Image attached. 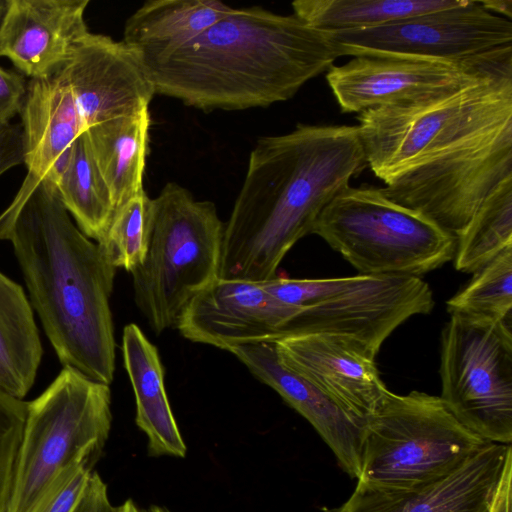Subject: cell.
Segmentation results:
<instances>
[{
    "label": "cell",
    "mask_w": 512,
    "mask_h": 512,
    "mask_svg": "<svg viewBox=\"0 0 512 512\" xmlns=\"http://www.w3.org/2000/svg\"><path fill=\"white\" fill-rule=\"evenodd\" d=\"M0 241L13 248L33 311L62 366L110 385L116 268L72 221L50 178L27 174L0 214Z\"/></svg>",
    "instance_id": "6da1fadb"
},
{
    "label": "cell",
    "mask_w": 512,
    "mask_h": 512,
    "mask_svg": "<svg viewBox=\"0 0 512 512\" xmlns=\"http://www.w3.org/2000/svg\"><path fill=\"white\" fill-rule=\"evenodd\" d=\"M366 165L358 128L297 124L260 137L224 226L218 279L262 283L312 234L323 209Z\"/></svg>",
    "instance_id": "7a4b0ae2"
},
{
    "label": "cell",
    "mask_w": 512,
    "mask_h": 512,
    "mask_svg": "<svg viewBox=\"0 0 512 512\" xmlns=\"http://www.w3.org/2000/svg\"><path fill=\"white\" fill-rule=\"evenodd\" d=\"M340 53L296 15L234 8L199 36L145 63L155 94L203 111L268 107L328 71Z\"/></svg>",
    "instance_id": "3957f363"
},
{
    "label": "cell",
    "mask_w": 512,
    "mask_h": 512,
    "mask_svg": "<svg viewBox=\"0 0 512 512\" xmlns=\"http://www.w3.org/2000/svg\"><path fill=\"white\" fill-rule=\"evenodd\" d=\"M224 226L213 202L175 182L152 199L147 253L131 275L135 304L156 334L176 328L189 301L218 278Z\"/></svg>",
    "instance_id": "277c9868"
},
{
    "label": "cell",
    "mask_w": 512,
    "mask_h": 512,
    "mask_svg": "<svg viewBox=\"0 0 512 512\" xmlns=\"http://www.w3.org/2000/svg\"><path fill=\"white\" fill-rule=\"evenodd\" d=\"M487 443L439 396L387 392L364 423L358 484L411 489L455 471Z\"/></svg>",
    "instance_id": "5b68a950"
},
{
    "label": "cell",
    "mask_w": 512,
    "mask_h": 512,
    "mask_svg": "<svg viewBox=\"0 0 512 512\" xmlns=\"http://www.w3.org/2000/svg\"><path fill=\"white\" fill-rule=\"evenodd\" d=\"M312 234L360 275L421 277L453 260L456 238L380 188L348 185L323 209Z\"/></svg>",
    "instance_id": "8992f818"
},
{
    "label": "cell",
    "mask_w": 512,
    "mask_h": 512,
    "mask_svg": "<svg viewBox=\"0 0 512 512\" xmlns=\"http://www.w3.org/2000/svg\"><path fill=\"white\" fill-rule=\"evenodd\" d=\"M112 423L108 384L63 367L27 402L7 512H30L61 469L85 454H102Z\"/></svg>",
    "instance_id": "52a82bcc"
},
{
    "label": "cell",
    "mask_w": 512,
    "mask_h": 512,
    "mask_svg": "<svg viewBox=\"0 0 512 512\" xmlns=\"http://www.w3.org/2000/svg\"><path fill=\"white\" fill-rule=\"evenodd\" d=\"M512 114V64L425 102L357 116L366 164L387 181L412 162Z\"/></svg>",
    "instance_id": "ba28073f"
},
{
    "label": "cell",
    "mask_w": 512,
    "mask_h": 512,
    "mask_svg": "<svg viewBox=\"0 0 512 512\" xmlns=\"http://www.w3.org/2000/svg\"><path fill=\"white\" fill-rule=\"evenodd\" d=\"M512 177V114L394 174L380 188L457 238L487 197Z\"/></svg>",
    "instance_id": "9c48e42d"
},
{
    "label": "cell",
    "mask_w": 512,
    "mask_h": 512,
    "mask_svg": "<svg viewBox=\"0 0 512 512\" xmlns=\"http://www.w3.org/2000/svg\"><path fill=\"white\" fill-rule=\"evenodd\" d=\"M441 395L484 441L512 442V322L452 314L441 333Z\"/></svg>",
    "instance_id": "30bf717a"
},
{
    "label": "cell",
    "mask_w": 512,
    "mask_h": 512,
    "mask_svg": "<svg viewBox=\"0 0 512 512\" xmlns=\"http://www.w3.org/2000/svg\"><path fill=\"white\" fill-rule=\"evenodd\" d=\"M508 64L512 46L462 61L371 54L333 65L326 80L341 111L360 114L450 94Z\"/></svg>",
    "instance_id": "8fae6325"
},
{
    "label": "cell",
    "mask_w": 512,
    "mask_h": 512,
    "mask_svg": "<svg viewBox=\"0 0 512 512\" xmlns=\"http://www.w3.org/2000/svg\"><path fill=\"white\" fill-rule=\"evenodd\" d=\"M340 56L392 55L462 61L512 46L511 20L479 1L415 15L362 30L328 33Z\"/></svg>",
    "instance_id": "7c38bea8"
},
{
    "label": "cell",
    "mask_w": 512,
    "mask_h": 512,
    "mask_svg": "<svg viewBox=\"0 0 512 512\" xmlns=\"http://www.w3.org/2000/svg\"><path fill=\"white\" fill-rule=\"evenodd\" d=\"M433 307L432 290L419 277L358 274L347 288L304 309L280 337L345 336L377 355L398 326L414 315L429 314Z\"/></svg>",
    "instance_id": "4fadbf2b"
},
{
    "label": "cell",
    "mask_w": 512,
    "mask_h": 512,
    "mask_svg": "<svg viewBox=\"0 0 512 512\" xmlns=\"http://www.w3.org/2000/svg\"><path fill=\"white\" fill-rule=\"evenodd\" d=\"M69 85L84 131L149 108L153 83L139 55L122 40L88 32L57 72Z\"/></svg>",
    "instance_id": "5bb4252c"
},
{
    "label": "cell",
    "mask_w": 512,
    "mask_h": 512,
    "mask_svg": "<svg viewBox=\"0 0 512 512\" xmlns=\"http://www.w3.org/2000/svg\"><path fill=\"white\" fill-rule=\"evenodd\" d=\"M272 343L287 368L362 423L389 391L380 377L377 355L352 338L297 334L279 337Z\"/></svg>",
    "instance_id": "9a60e30c"
},
{
    "label": "cell",
    "mask_w": 512,
    "mask_h": 512,
    "mask_svg": "<svg viewBox=\"0 0 512 512\" xmlns=\"http://www.w3.org/2000/svg\"><path fill=\"white\" fill-rule=\"evenodd\" d=\"M300 313L259 283L217 278L189 301L176 328L192 342L229 351L274 341Z\"/></svg>",
    "instance_id": "2e32d148"
},
{
    "label": "cell",
    "mask_w": 512,
    "mask_h": 512,
    "mask_svg": "<svg viewBox=\"0 0 512 512\" xmlns=\"http://www.w3.org/2000/svg\"><path fill=\"white\" fill-rule=\"evenodd\" d=\"M511 445L487 443L447 476L411 489H377L356 484L330 512H489Z\"/></svg>",
    "instance_id": "e0dca14e"
},
{
    "label": "cell",
    "mask_w": 512,
    "mask_h": 512,
    "mask_svg": "<svg viewBox=\"0 0 512 512\" xmlns=\"http://www.w3.org/2000/svg\"><path fill=\"white\" fill-rule=\"evenodd\" d=\"M89 0H10L1 56L31 79L56 74L89 32Z\"/></svg>",
    "instance_id": "ac0fdd59"
},
{
    "label": "cell",
    "mask_w": 512,
    "mask_h": 512,
    "mask_svg": "<svg viewBox=\"0 0 512 512\" xmlns=\"http://www.w3.org/2000/svg\"><path fill=\"white\" fill-rule=\"evenodd\" d=\"M229 352L304 417L330 448L341 469L351 478H358L364 423L349 416L311 383L287 368L272 342L237 345Z\"/></svg>",
    "instance_id": "d6986e66"
},
{
    "label": "cell",
    "mask_w": 512,
    "mask_h": 512,
    "mask_svg": "<svg viewBox=\"0 0 512 512\" xmlns=\"http://www.w3.org/2000/svg\"><path fill=\"white\" fill-rule=\"evenodd\" d=\"M20 115L28 174L55 181L69 160L75 140L84 132L64 78L56 73L30 79Z\"/></svg>",
    "instance_id": "ffe728a7"
},
{
    "label": "cell",
    "mask_w": 512,
    "mask_h": 512,
    "mask_svg": "<svg viewBox=\"0 0 512 512\" xmlns=\"http://www.w3.org/2000/svg\"><path fill=\"white\" fill-rule=\"evenodd\" d=\"M122 357L136 401V424L148 439L152 457L183 458L186 445L173 415L158 350L134 323L122 334Z\"/></svg>",
    "instance_id": "44dd1931"
},
{
    "label": "cell",
    "mask_w": 512,
    "mask_h": 512,
    "mask_svg": "<svg viewBox=\"0 0 512 512\" xmlns=\"http://www.w3.org/2000/svg\"><path fill=\"white\" fill-rule=\"evenodd\" d=\"M233 9L217 0L147 1L126 20L122 41L145 64L185 45Z\"/></svg>",
    "instance_id": "7402d4cb"
},
{
    "label": "cell",
    "mask_w": 512,
    "mask_h": 512,
    "mask_svg": "<svg viewBox=\"0 0 512 512\" xmlns=\"http://www.w3.org/2000/svg\"><path fill=\"white\" fill-rule=\"evenodd\" d=\"M149 108L106 120L85 132L97 168L115 208L140 194L149 151Z\"/></svg>",
    "instance_id": "603a6c76"
},
{
    "label": "cell",
    "mask_w": 512,
    "mask_h": 512,
    "mask_svg": "<svg viewBox=\"0 0 512 512\" xmlns=\"http://www.w3.org/2000/svg\"><path fill=\"white\" fill-rule=\"evenodd\" d=\"M43 348L21 285L0 272V390L23 400L34 385Z\"/></svg>",
    "instance_id": "cb8c5ba5"
},
{
    "label": "cell",
    "mask_w": 512,
    "mask_h": 512,
    "mask_svg": "<svg viewBox=\"0 0 512 512\" xmlns=\"http://www.w3.org/2000/svg\"><path fill=\"white\" fill-rule=\"evenodd\" d=\"M463 0H296L293 14L309 26L338 33L386 25L451 8Z\"/></svg>",
    "instance_id": "d4e9b609"
},
{
    "label": "cell",
    "mask_w": 512,
    "mask_h": 512,
    "mask_svg": "<svg viewBox=\"0 0 512 512\" xmlns=\"http://www.w3.org/2000/svg\"><path fill=\"white\" fill-rule=\"evenodd\" d=\"M53 182L75 224L97 243L116 208L94 161L85 131L75 140L66 166Z\"/></svg>",
    "instance_id": "484cf974"
},
{
    "label": "cell",
    "mask_w": 512,
    "mask_h": 512,
    "mask_svg": "<svg viewBox=\"0 0 512 512\" xmlns=\"http://www.w3.org/2000/svg\"><path fill=\"white\" fill-rule=\"evenodd\" d=\"M512 245V177L500 183L456 238L454 266L475 273Z\"/></svg>",
    "instance_id": "4316f807"
},
{
    "label": "cell",
    "mask_w": 512,
    "mask_h": 512,
    "mask_svg": "<svg viewBox=\"0 0 512 512\" xmlns=\"http://www.w3.org/2000/svg\"><path fill=\"white\" fill-rule=\"evenodd\" d=\"M446 305L450 315L512 322V245L476 271Z\"/></svg>",
    "instance_id": "83f0119b"
},
{
    "label": "cell",
    "mask_w": 512,
    "mask_h": 512,
    "mask_svg": "<svg viewBox=\"0 0 512 512\" xmlns=\"http://www.w3.org/2000/svg\"><path fill=\"white\" fill-rule=\"evenodd\" d=\"M152 228V198L145 191L115 211L97 245L114 268L132 272L144 260Z\"/></svg>",
    "instance_id": "f1b7e54d"
},
{
    "label": "cell",
    "mask_w": 512,
    "mask_h": 512,
    "mask_svg": "<svg viewBox=\"0 0 512 512\" xmlns=\"http://www.w3.org/2000/svg\"><path fill=\"white\" fill-rule=\"evenodd\" d=\"M26 412L24 400L0 390V512H7Z\"/></svg>",
    "instance_id": "f546056e"
},
{
    "label": "cell",
    "mask_w": 512,
    "mask_h": 512,
    "mask_svg": "<svg viewBox=\"0 0 512 512\" xmlns=\"http://www.w3.org/2000/svg\"><path fill=\"white\" fill-rule=\"evenodd\" d=\"M100 455L85 454L59 471L30 512H72Z\"/></svg>",
    "instance_id": "4dcf8cb0"
},
{
    "label": "cell",
    "mask_w": 512,
    "mask_h": 512,
    "mask_svg": "<svg viewBox=\"0 0 512 512\" xmlns=\"http://www.w3.org/2000/svg\"><path fill=\"white\" fill-rule=\"evenodd\" d=\"M356 276L323 279H290L274 277L259 283L280 302L300 312L347 288Z\"/></svg>",
    "instance_id": "1f68e13d"
},
{
    "label": "cell",
    "mask_w": 512,
    "mask_h": 512,
    "mask_svg": "<svg viewBox=\"0 0 512 512\" xmlns=\"http://www.w3.org/2000/svg\"><path fill=\"white\" fill-rule=\"evenodd\" d=\"M28 82L22 73L0 67V125L20 114Z\"/></svg>",
    "instance_id": "d6a6232c"
},
{
    "label": "cell",
    "mask_w": 512,
    "mask_h": 512,
    "mask_svg": "<svg viewBox=\"0 0 512 512\" xmlns=\"http://www.w3.org/2000/svg\"><path fill=\"white\" fill-rule=\"evenodd\" d=\"M24 163L23 131L19 124L0 125V176Z\"/></svg>",
    "instance_id": "836d02e7"
},
{
    "label": "cell",
    "mask_w": 512,
    "mask_h": 512,
    "mask_svg": "<svg viewBox=\"0 0 512 512\" xmlns=\"http://www.w3.org/2000/svg\"><path fill=\"white\" fill-rule=\"evenodd\" d=\"M489 512H512V458L505 465Z\"/></svg>",
    "instance_id": "e575fe53"
},
{
    "label": "cell",
    "mask_w": 512,
    "mask_h": 512,
    "mask_svg": "<svg viewBox=\"0 0 512 512\" xmlns=\"http://www.w3.org/2000/svg\"><path fill=\"white\" fill-rule=\"evenodd\" d=\"M479 2L487 11L511 20L512 0H485Z\"/></svg>",
    "instance_id": "d590c367"
},
{
    "label": "cell",
    "mask_w": 512,
    "mask_h": 512,
    "mask_svg": "<svg viewBox=\"0 0 512 512\" xmlns=\"http://www.w3.org/2000/svg\"><path fill=\"white\" fill-rule=\"evenodd\" d=\"M114 512H145L132 499H128L121 505L114 507Z\"/></svg>",
    "instance_id": "8d00e7d4"
},
{
    "label": "cell",
    "mask_w": 512,
    "mask_h": 512,
    "mask_svg": "<svg viewBox=\"0 0 512 512\" xmlns=\"http://www.w3.org/2000/svg\"><path fill=\"white\" fill-rule=\"evenodd\" d=\"M10 0H0V56H1V34L6 15L9 10Z\"/></svg>",
    "instance_id": "74e56055"
},
{
    "label": "cell",
    "mask_w": 512,
    "mask_h": 512,
    "mask_svg": "<svg viewBox=\"0 0 512 512\" xmlns=\"http://www.w3.org/2000/svg\"><path fill=\"white\" fill-rule=\"evenodd\" d=\"M145 512H170L168 509L153 505L148 510H145Z\"/></svg>",
    "instance_id": "f35d334b"
}]
</instances>
